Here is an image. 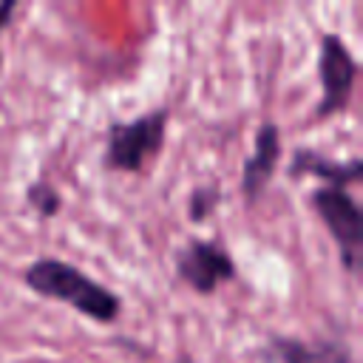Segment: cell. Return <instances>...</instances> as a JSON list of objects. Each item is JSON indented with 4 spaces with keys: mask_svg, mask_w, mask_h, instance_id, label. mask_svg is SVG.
I'll use <instances>...</instances> for the list:
<instances>
[{
    "mask_svg": "<svg viewBox=\"0 0 363 363\" xmlns=\"http://www.w3.org/2000/svg\"><path fill=\"white\" fill-rule=\"evenodd\" d=\"M23 284L40 298L60 301L74 312H79L82 318L102 326L116 323L122 315V298L111 286L99 284L88 272H82L77 264H68L54 255L34 258L23 269Z\"/></svg>",
    "mask_w": 363,
    "mask_h": 363,
    "instance_id": "cell-1",
    "label": "cell"
},
{
    "mask_svg": "<svg viewBox=\"0 0 363 363\" xmlns=\"http://www.w3.org/2000/svg\"><path fill=\"white\" fill-rule=\"evenodd\" d=\"M170 108L159 105L136 119H113L105 128L102 167L108 173H139L164 147Z\"/></svg>",
    "mask_w": 363,
    "mask_h": 363,
    "instance_id": "cell-2",
    "label": "cell"
},
{
    "mask_svg": "<svg viewBox=\"0 0 363 363\" xmlns=\"http://www.w3.org/2000/svg\"><path fill=\"white\" fill-rule=\"evenodd\" d=\"M312 213L326 224L329 238L337 247L340 267L354 278L363 267V210L357 199L343 187H315L306 196Z\"/></svg>",
    "mask_w": 363,
    "mask_h": 363,
    "instance_id": "cell-3",
    "label": "cell"
},
{
    "mask_svg": "<svg viewBox=\"0 0 363 363\" xmlns=\"http://www.w3.org/2000/svg\"><path fill=\"white\" fill-rule=\"evenodd\" d=\"M360 65L354 54L349 51L346 40L340 34H320V48H318V79H320V99L312 111L315 122H323L335 113H343L352 102L354 82H357Z\"/></svg>",
    "mask_w": 363,
    "mask_h": 363,
    "instance_id": "cell-4",
    "label": "cell"
},
{
    "mask_svg": "<svg viewBox=\"0 0 363 363\" xmlns=\"http://www.w3.org/2000/svg\"><path fill=\"white\" fill-rule=\"evenodd\" d=\"M176 278L196 295H213L221 284L238 275L235 258L213 238H190L173 252Z\"/></svg>",
    "mask_w": 363,
    "mask_h": 363,
    "instance_id": "cell-5",
    "label": "cell"
},
{
    "mask_svg": "<svg viewBox=\"0 0 363 363\" xmlns=\"http://www.w3.org/2000/svg\"><path fill=\"white\" fill-rule=\"evenodd\" d=\"M284 145H281V128L272 119H264L255 130V142L252 150L247 153L244 164H241V196L247 204H255L261 199V193L269 187L278 162H281Z\"/></svg>",
    "mask_w": 363,
    "mask_h": 363,
    "instance_id": "cell-6",
    "label": "cell"
},
{
    "mask_svg": "<svg viewBox=\"0 0 363 363\" xmlns=\"http://www.w3.org/2000/svg\"><path fill=\"white\" fill-rule=\"evenodd\" d=\"M286 176L289 179H303V176H315L318 182H326L323 187H343L349 190L352 184L360 182L363 176V159L352 156L346 162H337L326 153H318L312 147H295L289 164H286Z\"/></svg>",
    "mask_w": 363,
    "mask_h": 363,
    "instance_id": "cell-7",
    "label": "cell"
},
{
    "mask_svg": "<svg viewBox=\"0 0 363 363\" xmlns=\"http://www.w3.org/2000/svg\"><path fill=\"white\" fill-rule=\"evenodd\" d=\"M269 349L281 363H354L346 340H301L289 335H272Z\"/></svg>",
    "mask_w": 363,
    "mask_h": 363,
    "instance_id": "cell-8",
    "label": "cell"
},
{
    "mask_svg": "<svg viewBox=\"0 0 363 363\" xmlns=\"http://www.w3.org/2000/svg\"><path fill=\"white\" fill-rule=\"evenodd\" d=\"M26 204L40 216V218H54L62 210V193L54 187L48 179H34L26 187Z\"/></svg>",
    "mask_w": 363,
    "mask_h": 363,
    "instance_id": "cell-9",
    "label": "cell"
},
{
    "mask_svg": "<svg viewBox=\"0 0 363 363\" xmlns=\"http://www.w3.org/2000/svg\"><path fill=\"white\" fill-rule=\"evenodd\" d=\"M221 204V184L218 182H204L196 184L187 196V221H204L210 218Z\"/></svg>",
    "mask_w": 363,
    "mask_h": 363,
    "instance_id": "cell-10",
    "label": "cell"
},
{
    "mask_svg": "<svg viewBox=\"0 0 363 363\" xmlns=\"http://www.w3.org/2000/svg\"><path fill=\"white\" fill-rule=\"evenodd\" d=\"M14 11H17V0H3V3H0V34L9 28ZM0 65H3V54H0Z\"/></svg>",
    "mask_w": 363,
    "mask_h": 363,
    "instance_id": "cell-11",
    "label": "cell"
},
{
    "mask_svg": "<svg viewBox=\"0 0 363 363\" xmlns=\"http://www.w3.org/2000/svg\"><path fill=\"white\" fill-rule=\"evenodd\" d=\"M173 363H196V360L190 357V352H187V349H179V352H176V360H173Z\"/></svg>",
    "mask_w": 363,
    "mask_h": 363,
    "instance_id": "cell-12",
    "label": "cell"
}]
</instances>
